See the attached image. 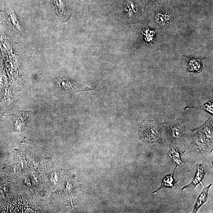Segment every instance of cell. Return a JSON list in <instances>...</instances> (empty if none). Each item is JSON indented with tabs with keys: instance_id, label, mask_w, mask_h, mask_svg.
I'll use <instances>...</instances> for the list:
<instances>
[{
	"instance_id": "6da1fadb",
	"label": "cell",
	"mask_w": 213,
	"mask_h": 213,
	"mask_svg": "<svg viewBox=\"0 0 213 213\" xmlns=\"http://www.w3.org/2000/svg\"><path fill=\"white\" fill-rule=\"evenodd\" d=\"M51 80L55 90L61 94H74L94 90L90 87L80 84L66 76L53 78Z\"/></svg>"
},
{
	"instance_id": "7a4b0ae2",
	"label": "cell",
	"mask_w": 213,
	"mask_h": 213,
	"mask_svg": "<svg viewBox=\"0 0 213 213\" xmlns=\"http://www.w3.org/2000/svg\"><path fill=\"white\" fill-rule=\"evenodd\" d=\"M160 128L157 124L152 121H144L142 124L140 136L142 140L149 143L158 141Z\"/></svg>"
},
{
	"instance_id": "277c9868",
	"label": "cell",
	"mask_w": 213,
	"mask_h": 213,
	"mask_svg": "<svg viewBox=\"0 0 213 213\" xmlns=\"http://www.w3.org/2000/svg\"><path fill=\"white\" fill-rule=\"evenodd\" d=\"M187 65L186 72L200 73L203 70V58L197 57L195 55L184 56Z\"/></svg>"
},
{
	"instance_id": "5b68a950",
	"label": "cell",
	"mask_w": 213,
	"mask_h": 213,
	"mask_svg": "<svg viewBox=\"0 0 213 213\" xmlns=\"http://www.w3.org/2000/svg\"><path fill=\"white\" fill-rule=\"evenodd\" d=\"M55 10L62 21H66L70 18L65 0H53Z\"/></svg>"
},
{
	"instance_id": "5bb4252c",
	"label": "cell",
	"mask_w": 213,
	"mask_h": 213,
	"mask_svg": "<svg viewBox=\"0 0 213 213\" xmlns=\"http://www.w3.org/2000/svg\"><path fill=\"white\" fill-rule=\"evenodd\" d=\"M5 22H6L5 17L3 12L0 10V23H4Z\"/></svg>"
},
{
	"instance_id": "3957f363",
	"label": "cell",
	"mask_w": 213,
	"mask_h": 213,
	"mask_svg": "<svg viewBox=\"0 0 213 213\" xmlns=\"http://www.w3.org/2000/svg\"><path fill=\"white\" fill-rule=\"evenodd\" d=\"M5 10L8 24L17 34L24 37L25 33L22 24L17 16L13 7L7 1L6 3Z\"/></svg>"
},
{
	"instance_id": "52a82bcc",
	"label": "cell",
	"mask_w": 213,
	"mask_h": 213,
	"mask_svg": "<svg viewBox=\"0 0 213 213\" xmlns=\"http://www.w3.org/2000/svg\"><path fill=\"white\" fill-rule=\"evenodd\" d=\"M212 184H209L207 187H204L202 190V192L200 193L199 198L197 200L196 203L195 205L194 209L193 211V213H196L198 212L199 208L204 204L205 203L208 199V192L209 188L211 186Z\"/></svg>"
},
{
	"instance_id": "4fadbf2b",
	"label": "cell",
	"mask_w": 213,
	"mask_h": 213,
	"mask_svg": "<svg viewBox=\"0 0 213 213\" xmlns=\"http://www.w3.org/2000/svg\"><path fill=\"white\" fill-rule=\"evenodd\" d=\"M197 139L195 141V143H196L197 147L198 148V149L200 150V151H203L204 150L205 147L206 143H205L204 140V139L203 137H199L197 138Z\"/></svg>"
},
{
	"instance_id": "8fae6325",
	"label": "cell",
	"mask_w": 213,
	"mask_h": 213,
	"mask_svg": "<svg viewBox=\"0 0 213 213\" xmlns=\"http://www.w3.org/2000/svg\"><path fill=\"white\" fill-rule=\"evenodd\" d=\"M194 108L201 109L207 111L209 112L211 114H213V103L212 102H208L206 103V104H203L202 105H199V106L186 107L184 108V109H187L188 108Z\"/></svg>"
},
{
	"instance_id": "ba28073f",
	"label": "cell",
	"mask_w": 213,
	"mask_h": 213,
	"mask_svg": "<svg viewBox=\"0 0 213 213\" xmlns=\"http://www.w3.org/2000/svg\"><path fill=\"white\" fill-rule=\"evenodd\" d=\"M177 166L175 168V170L173 173L166 175L165 176L162 182L161 183V186L157 190L154 191L153 193H155L158 191L164 188H172L175 185V184L178 182L177 181H175L174 178V175L175 173V170H176Z\"/></svg>"
},
{
	"instance_id": "8992f818",
	"label": "cell",
	"mask_w": 213,
	"mask_h": 213,
	"mask_svg": "<svg viewBox=\"0 0 213 213\" xmlns=\"http://www.w3.org/2000/svg\"><path fill=\"white\" fill-rule=\"evenodd\" d=\"M196 166L197 173L193 180L190 184L182 188V190H184L188 188H192L195 190L198 184L202 183L206 174L204 171L203 163L197 164Z\"/></svg>"
},
{
	"instance_id": "30bf717a",
	"label": "cell",
	"mask_w": 213,
	"mask_h": 213,
	"mask_svg": "<svg viewBox=\"0 0 213 213\" xmlns=\"http://www.w3.org/2000/svg\"><path fill=\"white\" fill-rule=\"evenodd\" d=\"M183 129V126H177L176 124H173L170 128V136L173 139H179L182 134Z\"/></svg>"
},
{
	"instance_id": "7c38bea8",
	"label": "cell",
	"mask_w": 213,
	"mask_h": 213,
	"mask_svg": "<svg viewBox=\"0 0 213 213\" xmlns=\"http://www.w3.org/2000/svg\"><path fill=\"white\" fill-rule=\"evenodd\" d=\"M169 18L168 16H167L163 15L161 14H158L155 17V20H156L157 22L161 26H163L164 25L167 21L169 20Z\"/></svg>"
},
{
	"instance_id": "9c48e42d",
	"label": "cell",
	"mask_w": 213,
	"mask_h": 213,
	"mask_svg": "<svg viewBox=\"0 0 213 213\" xmlns=\"http://www.w3.org/2000/svg\"><path fill=\"white\" fill-rule=\"evenodd\" d=\"M168 155L173 162L176 165V166H182L183 165L181 159L180 152L175 147L170 148Z\"/></svg>"
}]
</instances>
